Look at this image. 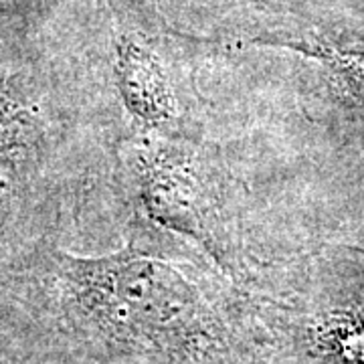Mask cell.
<instances>
[{
    "label": "cell",
    "instance_id": "obj_1",
    "mask_svg": "<svg viewBox=\"0 0 364 364\" xmlns=\"http://www.w3.org/2000/svg\"><path fill=\"white\" fill-rule=\"evenodd\" d=\"M144 223L107 255L51 231L0 249L4 364H269L257 298Z\"/></svg>",
    "mask_w": 364,
    "mask_h": 364
},
{
    "label": "cell",
    "instance_id": "obj_2",
    "mask_svg": "<svg viewBox=\"0 0 364 364\" xmlns=\"http://www.w3.org/2000/svg\"><path fill=\"white\" fill-rule=\"evenodd\" d=\"M116 166L134 219L186 239L235 287L259 298V277L243 241L241 195L207 132L124 134Z\"/></svg>",
    "mask_w": 364,
    "mask_h": 364
},
{
    "label": "cell",
    "instance_id": "obj_3",
    "mask_svg": "<svg viewBox=\"0 0 364 364\" xmlns=\"http://www.w3.org/2000/svg\"><path fill=\"white\" fill-rule=\"evenodd\" d=\"M71 126L65 87L31 61L0 59V249L59 215Z\"/></svg>",
    "mask_w": 364,
    "mask_h": 364
},
{
    "label": "cell",
    "instance_id": "obj_4",
    "mask_svg": "<svg viewBox=\"0 0 364 364\" xmlns=\"http://www.w3.org/2000/svg\"><path fill=\"white\" fill-rule=\"evenodd\" d=\"M166 25H114L109 83L126 117L124 134H203V102L193 73L176 59Z\"/></svg>",
    "mask_w": 364,
    "mask_h": 364
},
{
    "label": "cell",
    "instance_id": "obj_5",
    "mask_svg": "<svg viewBox=\"0 0 364 364\" xmlns=\"http://www.w3.org/2000/svg\"><path fill=\"white\" fill-rule=\"evenodd\" d=\"M251 45L286 47L312 57L338 79L340 85L364 105V37L330 35L322 31L306 33H263L251 37Z\"/></svg>",
    "mask_w": 364,
    "mask_h": 364
},
{
    "label": "cell",
    "instance_id": "obj_6",
    "mask_svg": "<svg viewBox=\"0 0 364 364\" xmlns=\"http://www.w3.org/2000/svg\"><path fill=\"white\" fill-rule=\"evenodd\" d=\"M0 364H4V363H2V360H0Z\"/></svg>",
    "mask_w": 364,
    "mask_h": 364
}]
</instances>
